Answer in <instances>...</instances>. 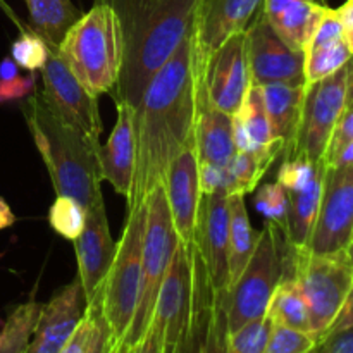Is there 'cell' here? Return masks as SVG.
Masks as SVG:
<instances>
[{
  "label": "cell",
  "mask_w": 353,
  "mask_h": 353,
  "mask_svg": "<svg viewBox=\"0 0 353 353\" xmlns=\"http://www.w3.org/2000/svg\"><path fill=\"white\" fill-rule=\"evenodd\" d=\"M196 78L192 34L152 76L137 107V165L128 209L164 183L172 159L195 138Z\"/></svg>",
  "instance_id": "6da1fadb"
},
{
  "label": "cell",
  "mask_w": 353,
  "mask_h": 353,
  "mask_svg": "<svg viewBox=\"0 0 353 353\" xmlns=\"http://www.w3.org/2000/svg\"><path fill=\"white\" fill-rule=\"evenodd\" d=\"M117 12L124 34V62L114 90L116 102L134 109L152 76L192 34L199 0H105Z\"/></svg>",
  "instance_id": "7a4b0ae2"
},
{
  "label": "cell",
  "mask_w": 353,
  "mask_h": 353,
  "mask_svg": "<svg viewBox=\"0 0 353 353\" xmlns=\"http://www.w3.org/2000/svg\"><path fill=\"white\" fill-rule=\"evenodd\" d=\"M23 114L57 196H71L86 210L103 203L100 143L62 123L37 92L26 99Z\"/></svg>",
  "instance_id": "3957f363"
},
{
  "label": "cell",
  "mask_w": 353,
  "mask_h": 353,
  "mask_svg": "<svg viewBox=\"0 0 353 353\" xmlns=\"http://www.w3.org/2000/svg\"><path fill=\"white\" fill-rule=\"evenodd\" d=\"M55 50L93 97L112 95L124 62L123 26L114 7L97 0L65 31Z\"/></svg>",
  "instance_id": "277c9868"
},
{
  "label": "cell",
  "mask_w": 353,
  "mask_h": 353,
  "mask_svg": "<svg viewBox=\"0 0 353 353\" xmlns=\"http://www.w3.org/2000/svg\"><path fill=\"white\" fill-rule=\"evenodd\" d=\"M285 274H292L299 283L309 309L310 333L319 341L340 314L353 285V265L347 248L312 254L286 245Z\"/></svg>",
  "instance_id": "5b68a950"
},
{
  "label": "cell",
  "mask_w": 353,
  "mask_h": 353,
  "mask_svg": "<svg viewBox=\"0 0 353 353\" xmlns=\"http://www.w3.org/2000/svg\"><path fill=\"white\" fill-rule=\"evenodd\" d=\"M147 224V202L128 209L121 240L107 278L100 288V307L110 343L119 347L133 323L141 283V255Z\"/></svg>",
  "instance_id": "8992f818"
},
{
  "label": "cell",
  "mask_w": 353,
  "mask_h": 353,
  "mask_svg": "<svg viewBox=\"0 0 353 353\" xmlns=\"http://www.w3.org/2000/svg\"><path fill=\"white\" fill-rule=\"evenodd\" d=\"M145 202H147V224H145L143 255H141L140 296H138L133 323L119 348L133 347L150 326L162 281L168 272L172 252L178 245L164 185L155 186L148 193Z\"/></svg>",
  "instance_id": "52a82bcc"
},
{
  "label": "cell",
  "mask_w": 353,
  "mask_h": 353,
  "mask_svg": "<svg viewBox=\"0 0 353 353\" xmlns=\"http://www.w3.org/2000/svg\"><path fill=\"white\" fill-rule=\"evenodd\" d=\"M286 241L281 231L265 223L255 241L254 254L240 278L228 290L230 333L265 317L269 300L285 274Z\"/></svg>",
  "instance_id": "ba28073f"
},
{
  "label": "cell",
  "mask_w": 353,
  "mask_h": 353,
  "mask_svg": "<svg viewBox=\"0 0 353 353\" xmlns=\"http://www.w3.org/2000/svg\"><path fill=\"white\" fill-rule=\"evenodd\" d=\"M347 74L348 64L326 79L305 86L299 133L290 159L303 157L314 164L324 162L331 134L347 107Z\"/></svg>",
  "instance_id": "9c48e42d"
},
{
  "label": "cell",
  "mask_w": 353,
  "mask_h": 353,
  "mask_svg": "<svg viewBox=\"0 0 353 353\" xmlns=\"http://www.w3.org/2000/svg\"><path fill=\"white\" fill-rule=\"evenodd\" d=\"M152 323L162 353H186L192 323V259L188 247L176 245L155 303Z\"/></svg>",
  "instance_id": "30bf717a"
},
{
  "label": "cell",
  "mask_w": 353,
  "mask_h": 353,
  "mask_svg": "<svg viewBox=\"0 0 353 353\" xmlns=\"http://www.w3.org/2000/svg\"><path fill=\"white\" fill-rule=\"evenodd\" d=\"M40 72L43 83L40 95L48 109L69 128L79 131L93 143H100L102 119L97 107V97L78 81L55 48H50Z\"/></svg>",
  "instance_id": "8fae6325"
},
{
  "label": "cell",
  "mask_w": 353,
  "mask_h": 353,
  "mask_svg": "<svg viewBox=\"0 0 353 353\" xmlns=\"http://www.w3.org/2000/svg\"><path fill=\"white\" fill-rule=\"evenodd\" d=\"M252 85L245 31L233 34L214 52L202 76L196 79V99L205 100L209 105L230 116H236Z\"/></svg>",
  "instance_id": "7c38bea8"
},
{
  "label": "cell",
  "mask_w": 353,
  "mask_h": 353,
  "mask_svg": "<svg viewBox=\"0 0 353 353\" xmlns=\"http://www.w3.org/2000/svg\"><path fill=\"white\" fill-rule=\"evenodd\" d=\"M192 259V323L186 353H228V292H219L210 279L195 243Z\"/></svg>",
  "instance_id": "4fadbf2b"
},
{
  "label": "cell",
  "mask_w": 353,
  "mask_h": 353,
  "mask_svg": "<svg viewBox=\"0 0 353 353\" xmlns=\"http://www.w3.org/2000/svg\"><path fill=\"white\" fill-rule=\"evenodd\" d=\"M353 240V164L326 165L319 214L305 250L331 254Z\"/></svg>",
  "instance_id": "5bb4252c"
},
{
  "label": "cell",
  "mask_w": 353,
  "mask_h": 353,
  "mask_svg": "<svg viewBox=\"0 0 353 353\" xmlns=\"http://www.w3.org/2000/svg\"><path fill=\"white\" fill-rule=\"evenodd\" d=\"M264 0H199L192 30L193 69L199 79L214 52L233 34L245 33Z\"/></svg>",
  "instance_id": "9a60e30c"
},
{
  "label": "cell",
  "mask_w": 353,
  "mask_h": 353,
  "mask_svg": "<svg viewBox=\"0 0 353 353\" xmlns=\"http://www.w3.org/2000/svg\"><path fill=\"white\" fill-rule=\"evenodd\" d=\"M248 64L254 85H305V55L290 47L274 31L264 12H259L247 30Z\"/></svg>",
  "instance_id": "2e32d148"
},
{
  "label": "cell",
  "mask_w": 353,
  "mask_h": 353,
  "mask_svg": "<svg viewBox=\"0 0 353 353\" xmlns=\"http://www.w3.org/2000/svg\"><path fill=\"white\" fill-rule=\"evenodd\" d=\"M164 190L168 196L172 228L179 243L190 247L195 240L196 221L202 192L199 179V159H196L195 138L183 147L169 164L164 176Z\"/></svg>",
  "instance_id": "e0dca14e"
},
{
  "label": "cell",
  "mask_w": 353,
  "mask_h": 353,
  "mask_svg": "<svg viewBox=\"0 0 353 353\" xmlns=\"http://www.w3.org/2000/svg\"><path fill=\"white\" fill-rule=\"evenodd\" d=\"M228 193H202L199 207V221L193 243L202 254L214 286L219 292L230 290V207Z\"/></svg>",
  "instance_id": "ac0fdd59"
},
{
  "label": "cell",
  "mask_w": 353,
  "mask_h": 353,
  "mask_svg": "<svg viewBox=\"0 0 353 353\" xmlns=\"http://www.w3.org/2000/svg\"><path fill=\"white\" fill-rule=\"evenodd\" d=\"M116 247V241L110 236L103 203L86 210L85 228L74 240L78 279L81 283L86 303L92 302L102 288L107 272L112 265Z\"/></svg>",
  "instance_id": "d6986e66"
},
{
  "label": "cell",
  "mask_w": 353,
  "mask_h": 353,
  "mask_svg": "<svg viewBox=\"0 0 353 353\" xmlns=\"http://www.w3.org/2000/svg\"><path fill=\"white\" fill-rule=\"evenodd\" d=\"M86 309L81 283L76 278L41 305L37 326L24 353H59L62 350Z\"/></svg>",
  "instance_id": "ffe728a7"
},
{
  "label": "cell",
  "mask_w": 353,
  "mask_h": 353,
  "mask_svg": "<svg viewBox=\"0 0 353 353\" xmlns=\"http://www.w3.org/2000/svg\"><path fill=\"white\" fill-rule=\"evenodd\" d=\"M116 126L105 147H100V165L102 178L128 200L137 165V109L126 102H116Z\"/></svg>",
  "instance_id": "44dd1931"
},
{
  "label": "cell",
  "mask_w": 353,
  "mask_h": 353,
  "mask_svg": "<svg viewBox=\"0 0 353 353\" xmlns=\"http://www.w3.org/2000/svg\"><path fill=\"white\" fill-rule=\"evenodd\" d=\"M195 147L199 164L228 165L238 154L233 137V116L196 99Z\"/></svg>",
  "instance_id": "7402d4cb"
},
{
  "label": "cell",
  "mask_w": 353,
  "mask_h": 353,
  "mask_svg": "<svg viewBox=\"0 0 353 353\" xmlns=\"http://www.w3.org/2000/svg\"><path fill=\"white\" fill-rule=\"evenodd\" d=\"M262 95H264L272 137L274 140L281 141L283 159H290L295 148L296 133H299L305 85L293 86L271 83V85L262 86Z\"/></svg>",
  "instance_id": "603a6c76"
},
{
  "label": "cell",
  "mask_w": 353,
  "mask_h": 353,
  "mask_svg": "<svg viewBox=\"0 0 353 353\" xmlns=\"http://www.w3.org/2000/svg\"><path fill=\"white\" fill-rule=\"evenodd\" d=\"M324 172H326V164L316 172V176L303 188L286 192L288 195V228H286L285 241L288 248H293V250L307 248L317 214H319Z\"/></svg>",
  "instance_id": "cb8c5ba5"
},
{
  "label": "cell",
  "mask_w": 353,
  "mask_h": 353,
  "mask_svg": "<svg viewBox=\"0 0 353 353\" xmlns=\"http://www.w3.org/2000/svg\"><path fill=\"white\" fill-rule=\"evenodd\" d=\"M326 9V3L317 0H295L272 16L265 17L290 47L305 52Z\"/></svg>",
  "instance_id": "d4e9b609"
},
{
  "label": "cell",
  "mask_w": 353,
  "mask_h": 353,
  "mask_svg": "<svg viewBox=\"0 0 353 353\" xmlns=\"http://www.w3.org/2000/svg\"><path fill=\"white\" fill-rule=\"evenodd\" d=\"M265 316L271 319L274 326L310 333L309 309H307L302 290L292 274H283L281 281L278 283L271 300H269Z\"/></svg>",
  "instance_id": "484cf974"
},
{
  "label": "cell",
  "mask_w": 353,
  "mask_h": 353,
  "mask_svg": "<svg viewBox=\"0 0 353 353\" xmlns=\"http://www.w3.org/2000/svg\"><path fill=\"white\" fill-rule=\"evenodd\" d=\"M236 117L241 121L248 138H250L254 154L268 155L274 161L279 155H283L281 141L274 140V137H272L271 123H269L268 110H265L261 85L250 86L243 107L236 114Z\"/></svg>",
  "instance_id": "4316f807"
},
{
  "label": "cell",
  "mask_w": 353,
  "mask_h": 353,
  "mask_svg": "<svg viewBox=\"0 0 353 353\" xmlns=\"http://www.w3.org/2000/svg\"><path fill=\"white\" fill-rule=\"evenodd\" d=\"M37 33L50 48H57L65 31L79 17L71 0H24Z\"/></svg>",
  "instance_id": "83f0119b"
},
{
  "label": "cell",
  "mask_w": 353,
  "mask_h": 353,
  "mask_svg": "<svg viewBox=\"0 0 353 353\" xmlns=\"http://www.w3.org/2000/svg\"><path fill=\"white\" fill-rule=\"evenodd\" d=\"M230 207V241H228V262H230V286L234 285L245 265L254 254L255 241L250 219H248L247 207H245L243 195L228 196Z\"/></svg>",
  "instance_id": "f1b7e54d"
},
{
  "label": "cell",
  "mask_w": 353,
  "mask_h": 353,
  "mask_svg": "<svg viewBox=\"0 0 353 353\" xmlns=\"http://www.w3.org/2000/svg\"><path fill=\"white\" fill-rule=\"evenodd\" d=\"M41 303L30 300L26 303L17 305L9 314L3 323L2 334H0V353H24L31 340L38 316H40Z\"/></svg>",
  "instance_id": "f546056e"
},
{
  "label": "cell",
  "mask_w": 353,
  "mask_h": 353,
  "mask_svg": "<svg viewBox=\"0 0 353 353\" xmlns=\"http://www.w3.org/2000/svg\"><path fill=\"white\" fill-rule=\"evenodd\" d=\"M303 55H305V64H303L305 86L321 81V79H326L327 76L338 72L353 57L343 38L331 41V43L309 47L303 52Z\"/></svg>",
  "instance_id": "4dcf8cb0"
},
{
  "label": "cell",
  "mask_w": 353,
  "mask_h": 353,
  "mask_svg": "<svg viewBox=\"0 0 353 353\" xmlns=\"http://www.w3.org/2000/svg\"><path fill=\"white\" fill-rule=\"evenodd\" d=\"M274 164V159L250 152H238L228 164L230 172V190L228 195H247L257 190L259 181L264 178L268 169Z\"/></svg>",
  "instance_id": "1f68e13d"
},
{
  "label": "cell",
  "mask_w": 353,
  "mask_h": 353,
  "mask_svg": "<svg viewBox=\"0 0 353 353\" xmlns=\"http://www.w3.org/2000/svg\"><path fill=\"white\" fill-rule=\"evenodd\" d=\"M86 223V209L71 196H57L48 210V224L59 236L74 241Z\"/></svg>",
  "instance_id": "d6a6232c"
},
{
  "label": "cell",
  "mask_w": 353,
  "mask_h": 353,
  "mask_svg": "<svg viewBox=\"0 0 353 353\" xmlns=\"http://www.w3.org/2000/svg\"><path fill=\"white\" fill-rule=\"evenodd\" d=\"M255 209L265 223L272 224L285 236L288 228V195L279 183H268L257 190Z\"/></svg>",
  "instance_id": "836d02e7"
},
{
  "label": "cell",
  "mask_w": 353,
  "mask_h": 353,
  "mask_svg": "<svg viewBox=\"0 0 353 353\" xmlns=\"http://www.w3.org/2000/svg\"><path fill=\"white\" fill-rule=\"evenodd\" d=\"M272 323L268 316L247 323L228 336V353H264Z\"/></svg>",
  "instance_id": "e575fe53"
},
{
  "label": "cell",
  "mask_w": 353,
  "mask_h": 353,
  "mask_svg": "<svg viewBox=\"0 0 353 353\" xmlns=\"http://www.w3.org/2000/svg\"><path fill=\"white\" fill-rule=\"evenodd\" d=\"M50 47L38 33H23L10 45V57L19 68L34 72L40 71L48 59Z\"/></svg>",
  "instance_id": "d590c367"
},
{
  "label": "cell",
  "mask_w": 353,
  "mask_h": 353,
  "mask_svg": "<svg viewBox=\"0 0 353 353\" xmlns=\"http://www.w3.org/2000/svg\"><path fill=\"white\" fill-rule=\"evenodd\" d=\"M316 345L317 338L314 334L272 324L264 353H309Z\"/></svg>",
  "instance_id": "8d00e7d4"
},
{
  "label": "cell",
  "mask_w": 353,
  "mask_h": 353,
  "mask_svg": "<svg viewBox=\"0 0 353 353\" xmlns=\"http://www.w3.org/2000/svg\"><path fill=\"white\" fill-rule=\"evenodd\" d=\"M324 164H326V162L314 164V162L307 161V159L303 157L285 159L281 168H279L278 183L286 190V192H295V190L303 188Z\"/></svg>",
  "instance_id": "74e56055"
},
{
  "label": "cell",
  "mask_w": 353,
  "mask_h": 353,
  "mask_svg": "<svg viewBox=\"0 0 353 353\" xmlns=\"http://www.w3.org/2000/svg\"><path fill=\"white\" fill-rule=\"evenodd\" d=\"M37 90L34 72L28 76H16L12 79H0V103L16 102L31 97Z\"/></svg>",
  "instance_id": "f35d334b"
},
{
  "label": "cell",
  "mask_w": 353,
  "mask_h": 353,
  "mask_svg": "<svg viewBox=\"0 0 353 353\" xmlns=\"http://www.w3.org/2000/svg\"><path fill=\"white\" fill-rule=\"evenodd\" d=\"M353 140V107H348V109L343 110L341 117L338 119L336 126H334L333 134H331L330 145H327L326 157H324V162L327 159L333 157L338 150H340L343 145H347L348 141Z\"/></svg>",
  "instance_id": "ab89813d"
},
{
  "label": "cell",
  "mask_w": 353,
  "mask_h": 353,
  "mask_svg": "<svg viewBox=\"0 0 353 353\" xmlns=\"http://www.w3.org/2000/svg\"><path fill=\"white\" fill-rule=\"evenodd\" d=\"M316 353H353V326L321 338Z\"/></svg>",
  "instance_id": "60d3db41"
},
{
  "label": "cell",
  "mask_w": 353,
  "mask_h": 353,
  "mask_svg": "<svg viewBox=\"0 0 353 353\" xmlns=\"http://www.w3.org/2000/svg\"><path fill=\"white\" fill-rule=\"evenodd\" d=\"M119 353H162L161 338H159L157 327L150 323L148 330L145 331L143 336L130 348H119Z\"/></svg>",
  "instance_id": "b9f144b4"
},
{
  "label": "cell",
  "mask_w": 353,
  "mask_h": 353,
  "mask_svg": "<svg viewBox=\"0 0 353 353\" xmlns=\"http://www.w3.org/2000/svg\"><path fill=\"white\" fill-rule=\"evenodd\" d=\"M350 326H353V285H352L350 292H348V296H347V300H345L343 307H341L340 314H338L336 319H334V323L331 324V327L326 331V334H324V336H327V334H331V333H336V331H341V330H345V327H350Z\"/></svg>",
  "instance_id": "7bdbcfd3"
},
{
  "label": "cell",
  "mask_w": 353,
  "mask_h": 353,
  "mask_svg": "<svg viewBox=\"0 0 353 353\" xmlns=\"http://www.w3.org/2000/svg\"><path fill=\"white\" fill-rule=\"evenodd\" d=\"M338 17H340L341 23V31H343V40L347 43L348 50L353 55V3L347 2L343 3L341 7L336 9Z\"/></svg>",
  "instance_id": "ee69618b"
},
{
  "label": "cell",
  "mask_w": 353,
  "mask_h": 353,
  "mask_svg": "<svg viewBox=\"0 0 353 353\" xmlns=\"http://www.w3.org/2000/svg\"><path fill=\"white\" fill-rule=\"evenodd\" d=\"M353 164V140L340 148L331 159H327L326 165H350Z\"/></svg>",
  "instance_id": "f6af8a7d"
},
{
  "label": "cell",
  "mask_w": 353,
  "mask_h": 353,
  "mask_svg": "<svg viewBox=\"0 0 353 353\" xmlns=\"http://www.w3.org/2000/svg\"><path fill=\"white\" fill-rule=\"evenodd\" d=\"M116 347L117 345L110 343L109 331H107V326H103L102 331H100L99 338H97L95 345H93L92 352L90 353H114V348Z\"/></svg>",
  "instance_id": "bcb514c9"
},
{
  "label": "cell",
  "mask_w": 353,
  "mask_h": 353,
  "mask_svg": "<svg viewBox=\"0 0 353 353\" xmlns=\"http://www.w3.org/2000/svg\"><path fill=\"white\" fill-rule=\"evenodd\" d=\"M19 65L14 62L12 57H3L0 61V79H12L19 76Z\"/></svg>",
  "instance_id": "7dc6e473"
},
{
  "label": "cell",
  "mask_w": 353,
  "mask_h": 353,
  "mask_svg": "<svg viewBox=\"0 0 353 353\" xmlns=\"http://www.w3.org/2000/svg\"><path fill=\"white\" fill-rule=\"evenodd\" d=\"M14 223H16V216H14V212L10 210L9 203L0 196V231L7 230V228L12 226Z\"/></svg>",
  "instance_id": "c3c4849f"
},
{
  "label": "cell",
  "mask_w": 353,
  "mask_h": 353,
  "mask_svg": "<svg viewBox=\"0 0 353 353\" xmlns=\"http://www.w3.org/2000/svg\"><path fill=\"white\" fill-rule=\"evenodd\" d=\"M353 107V57L348 62V74H347V107Z\"/></svg>",
  "instance_id": "681fc988"
},
{
  "label": "cell",
  "mask_w": 353,
  "mask_h": 353,
  "mask_svg": "<svg viewBox=\"0 0 353 353\" xmlns=\"http://www.w3.org/2000/svg\"><path fill=\"white\" fill-rule=\"evenodd\" d=\"M347 254H348V259H350V262H352V265H353V241L347 247Z\"/></svg>",
  "instance_id": "f907efd6"
},
{
  "label": "cell",
  "mask_w": 353,
  "mask_h": 353,
  "mask_svg": "<svg viewBox=\"0 0 353 353\" xmlns=\"http://www.w3.org/2000/svg\"><path fill=\"white\" fill-rule=\"evenodd\" d=\"M2 330H3V321L0 319V334H2Z\"/></svg>",
  "instance_id": "816d5d0a"
},
{
  "label": "cell",
  "mask_w": 353,
  "mask_h": 353,
  "mask_svg": "<svg viewBox=\"0 0 353 353\" xmlns=\"http://www.w3.org/2000/svg\"><path fill=\"white\" fill-rule=\"evenodd\" d=\"M114 353H119V347H116V348H114Z\"/></svg>",
  "instance_id": "f5cc1de1"
},
{
  "label": "cell",
  "mask_w": 353,
  "mask_h": 353,
  "mask_svg": "<svg viewBox=\"0 0 353 353\" xmlns=\"http://www.w3.org/2000/svg\"><path fill=\"white\" fill-rule=\"evenodd\" d=\"M317 2H321V3H326L327 0H317Z\"/></svg>",
  "instance_id": "db71d44e"
},
{
  "label": "cell",
  "mask_w": 353,
  "mask_h": 353,
  "mask_svg": "<svg viewBox=\"0 0 353 353\" xmlns=\"http://www.w3.org/2000/svg\"><path fill=\"white\" fill-rule=\"evenodd\" d=\"M309 353H316V350H312V352H309Z\"/></svg>",
  "instance_id": "11a10c76"
},
{
  "label": "cell",
  "mask_w": 353,
  "mask_h": 353,
  "mask_svg": "<svg viewBox=\"0 0 353 353\" xmlns=\"http://www.w3.org/2000/svg\"><path fill=\"white\" fill-rule=\"evenodd\" d=\"M348 2H350V3H353V0H348Z\"/></svg>",
  "instance_id": "9f6ffc18"
},
{
  "label": "cell",
  "mask_w": 353,
  "mask_h": 353,
  "mask_svg": "<svg viewBox=\"0 0 353 353\" xmlns=\"http://www.w3.org/2000/svg\"><path fill=\"white\" fill-rule=\"evenodd\" d=\"M352 241H353V240H352Z\"/></svg>",
  "instance_id": "6f0895ef"
}]
</instances>
